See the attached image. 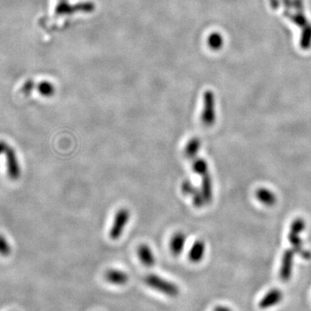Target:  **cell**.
Returning <instances> with one entry per match:
<instances>
[{
    "mask_svg": "<svg viewBox=\"0 0 311 311\" xmlns=\"http://www.w3.org/2000/svg\"><path fill=\"white\" fill-rule=\"evenodd\" d=\"M290 6L294 12L289 8H285L283 15L301 28L300 46L303 50H308L311 47V23L304 13V2L303 0H291Z\"/></svg>",
    "mask_w": 311,
    "mask_h": 311,
    "instance_id": "6da1fadb",
    "label": "cell"
},
{
    "mask_svg": "<svg viewBox=\"0 0 311 311\" xmlns=\"http://www.w3.org/2000/svg\"><path fill=\"white\" fill-rule=\"evenodd\" d=\"M305 227H306V223L304 222V219H295L290 225L289 233H288V240L291 246V249L295 253L300 254L301 256L305 259H309L311 257V254L309 251L304 250L303 247V241L301 238V234L305 230Z\"/></svg>",
    "mask_w": 311,
    "mask_h": 311,
    "instance_id": "7a4b0ae2",
    "label": "cell"
},
{
    "mask_svg": "<svg viewBox=\"0 0 311 311\" xmlns=\"http://www.w3.org/2000/svg\"><path fill=\"white\" fill-rule=\"evenodd\" d=\"M144 283L151 289L158 292L165 294L170 297H177L179 295V288L175 283L163 279L160 276L156 274H149L144 278Z\"/></svg>",
    "mask_w": 311,
    "mask_h": 311,
    "instance_id": "3957f363",
    "label": "cell"
},
{
    "mask_svg": "<svg viewBox=\"0 0 311 311\" xmlns=\"http://www.w3.org/2000/svg\"><path fill=\"white\" fill-rule=\"evenodd\" d=\"M131 218V213L128 208H120L115 215L113 222L111 228L109 230V238L113 240H117L121 237L122 233L125 231L129 220Z\"/></svg>",
    "mask_w": 311,
    "mask_h": 311,
    "instance_id": "277c9868",
    "label": "cell"
},
{
    "mask_svg": "<svg viewBox=\"0 0 311 311\" xmlns=\"http://www.w3.org/2000/svg\"><path fill=\"white\" fill-rule=\"evenodd\" d=\"M201 121L204 125L210 127L216 121L215 94L211 91L204 93L203 111L201 113Z\"/></svg>",
    "mask_w": 311,
    "mask_h": 311,
    "instance_id": "5b68a950",
    "label": "cell"
},
{
    "mask_svg": "<svg viewBox=\"0 0 311 311\" xmlns=\"http://www.w3.org/2000/svg\"><path fill=\"white\" fill-rule=\"evenodd\" d=\"M4 155L6 157V168H7L8 176L12 181H17L21 175V170H20V166L18 164L16 150L9 145L6 150L4 151Z\"/></svg>",
    "mask_w": 311,
    "mask_h": 311,
    "instance_id": "8992f818",
    "label": "cell"
},
{
    "mask_svg": "<svg viewBox=\"0 0 311 311\" xmlns=\"http://www.w3.org/2000/svg\"><path fill=\"white\" fill-rule=\"evenodd\" d=\"M294 252L291 248L287 249L283 254L281 265L279 270V277L283 281L288 282L292 276L294 266Z\"/></svg>",
    "mask_w": 311,
    "mask_h": 311,
    "instance_id": "52a82bcc",
    "label": "cell"
},
{
    "mask_svg": "<svg viewBox=\"0 0 311 311\" xmlns=\"http://www.w3.org/2000/svg\"><path fill=\"white\" fill-rule=\"evenodd\" d=\"M283 299L282 290L278 288H273L268 290L264 297L258 302V307L261 310H268L278 306Z\"/></svg>",
    "mask_w": 311,
    "mask_h": 311,
    "instance_id": "ba28073f",
    "label": "cell"
},
{
    "mask_svg": "<svg viewBox=\"0 0 311 311\" xmlns=\"http://www.w3.org/2000/svg\"><path fill=\"white\" fill-rule=\"evenodd\" d=\"M105 279L112 284L125 285L129 281V276L126 272L120 270L110 269L105 273Z\"/></svg>",
    "mask_w": 311,
    "mask_h": 311,
    "instance_id": "9c48e42d",
    "label": "cell"
},
{
    "mask_svg": "<svg viewBox=\"0 0 311 311\" xmlns=\"http://www.w3.org/2000/svg\"><path fill=\"white\" fill-rule=\"evenodd\" d=\"M186 240V235L183 232H175L171 237L170 241V249L174 256H178L183 253Z\"/></svg>",
    "mask_w": 311,
    "mask_h": 311,
    "instance_id": "30bf717a",
    "label": "cell"
},
{
    "mask_svg": "<svg viewBox=\"0 0 311 311\" xmlns=\"http://www.w3.org/2000/svg\"><path fill=\"white\" fill-rule=\"evenodd\" d=\"M138 256L142 264L147 267H152L156 264V257L153 251L148 245H140L138 248Z\"/></svg>",
    "mask_w": 311,
    "mask_h": 311,
    "instance_id": "8fae6325",
    "label": "cell"
},
{
    "mask_svg": "<svg viewBox=\"0 0 311 311\" xmlns=\"http://www.w3.org/2000/svg\"><path fill=\"white\" fill-rule=\"evenodd\" d=\"M206 252V245L203 240H198L192 245L189 253V258L193 263H199L203 259Z\"/></svg>",
    "mask_w": 311,
    "mask_h": 311,
    "instance_id": "7c38bea8",
    "label": "cell"
},
{
    "mask_svg": "<svg viewBox=\"0 0 311 311\" xmlns=\"http://www.w3.org/2000/svg\"><path fill=\"white\" fill-rule=\"evenodd\" d=\"M256 197L260 203L272 207L277 203V196L275 193L266 188H260L256 191Z\"/></svg>",
    "mask_w": 311,
    "mask_h": 311,
    "instance_id": "4fadbf2b",
    "label": "cell"
},
{
    "mask_svg": "<svg viewBox=\"0 0 311 311\" xmlns=\"http://www.w3.org/2000/svg\"><path fill=\"white\" fill-rule=\"evenodd\" d=\"M201 185L200 191L203 196L206 203H210L213 200V183L209 173L201 175Z\"/></svg>",
    "mask_w": 311,
    "mask_h": 311,
    "instance_id": "5bb4252c",
    "label": "cell"
},
{
    "mask_svg": "<svg viewBox=\"0 0 311 311\" xmlns=\"http://www.w3.org/2000/svg\"><path fill=\"white\" fill-rule=\"evenodd\" d=\"M201 147V141L199 138H192L187 143L186 146L184 148V156L189 159H195L197 157L198 151Z\"/></svg>",
    "mask_w": 311,
    "mask_h": 311,
    "instance_id": "9a60e30c",
    "label": "cell"
},
{
    "mask_svg": "<svg viewBox=\"0 0 311 311\" xmlns=\"http://www.w3.org/2000/svg\"><path fill=\"white\" fill-rule=\"evenodd\" d=\"M192 170L197 175H203L207 173H209L208 164L204 158H195L192 163Z\"/></svg>",
    "mask_w": 311,
    "mask_h": 311,
    "instance_id": "2e32d148",
    "label": "cell"
},
{
    "mask_svg": "<svg viewBox=\"0 0 311 311\" xmlns=\"http://www.w3.org/2000/svg\"><path fill=\"white\" fill-rule=\"evenodd\" d=\"M223 37L219 33H213L208 38V44L212 50H219L223 46Z\"/></svg>",
    "mask_w": 311,
    "mask_h": 311,
    "instance_id": "e0dca14e",
    "label": "cell"
},
{
    "mask_svg": "<svg viewBox=\"0 0 311 311\" xmlns=\"http://www.w3.org/2000/svg\"><path fill=\"white\" fill-rule=\"evenodd\" d=\"M11 248L10 244L3 235L0 234V255L7 257L11 254Z\"/></svg>",
    "mask_w": 311,
    "mask_h": 311,
    "instance_id": "ac0fdd59",
    "label": "cell"
},
{
    "mask_svg": "<svg viewBox=\"0 0 311 311\" xmlns=\"http://www.w3.org/2000/svg\"><path fill=\"white\" fill-rule=\"evenodd\" d=\"M38 91L43 96H50L54 93V88L53 86L48 83H43L40 84L38 86Z\"/></svg>",
    "mask_w": 311,
    "mask_h": 311,
    "instance_id": "d6986e66",
    "label": "cell"
},
{
    "mask_svg": "<svg viewBox=\"0 0 311 311\" xmlns=\"http://www.w3.org/2000/svg\"><path fill=\"white\" fill-rule=\"evenodd\" d=\"M197 190V188L194 186L193 184L189 180L184 181L183 184H182V191H183V193L184 195H187V196L191 197Z\"/></svg>",
    "mask_w": 311,
    "mask_h": 311,
    "instance_id": "ffe728a7",
    "label": "cell"
},
{
    "mask_svg": "<svg viewBox=\"0 0 311 311\" xmlns=\"http://www.w3.org/2000/svg\"><path fill=\"white\" fill-rule=\"evenodd\" d=\"M8 146H9V144L5 141L0 140V155L4 154V151L6 150Z\"/></svg>",
    "mask_w": 311,
    "mask_h": 311,
    "instance_id": "44dd1931",
    "label": "cell"
},
{
    "mask_svg": "<svg viewBox=\"0 0 311 311\" xmlns=\"http://www.w3.org/2000/svg\"><path fill=\"white\" fill-rule=\"evenodd\" d=\"M214 311H232V310L226 307V306H217V307L215 308Z\"/></svg>",
    "mask_w": 311,
    "mask_h": 311,
    "instance_id": "7402d4cb",
    "label": "cell"
}]
</instances>
